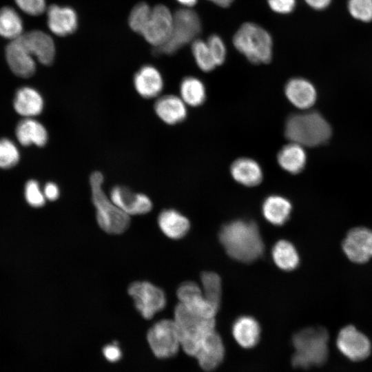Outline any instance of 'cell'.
Listing matches in <instances>:
<instances>
[{
  "label": "cell",
  "instance_id": "60d3db41",
  "mask_svg": "<svg viewBox=\"0 0 372 372\" xmlns=\"http://www.w3.org/2000/svg\"><path fill=\"white\" fill-rule=\"evenodd\" d=\"M103 353L104 357L112 362L118 361L122 355L119 347L116 343L105 346L103 349Z\"/></svg>",
  "mask_w": 372,
  "mask_h": 372
},
{
  "label": "cell",
  "instance_id": "ee69618b",
  "mask_svg": "<svg viewBox=\"0 0 372 372\" xmlns=\"http://www.w3.org/2000/svg\"><path fill=\"white\" fill-rule=\"evenodd\" d=\"M218 6L222 8L229 7L234 0H208Z\"/></svg>",
  "mask_w": 372,
  "mask_h": 372
},
{
  "label": "cell",
  "instance_id": "e575fe53",
  "mask_svg": "<svg viewBox=\"0 0 372 372\" xmlns=\"http://www.w3.org/2000/svg\"><path fill=\"white\" fill-rule=\"evenodd\" d=\"M347 7L353 19L362 22L372 21V0H348Z\"/></svg>",
  "mask_w": 372,
  "mask_h": 372
},
{
  "label": "cell",
  "instance_id": "836d02e7",
  "mask_svg": "<svg viewBox=\"0 0 372 372\" xmlns=\"http://www.w3.org/2000/svg\"><path fill=\"white\" fill-rule=\"evenodd\" d=\"M20 154L16 145L10 139H0V168L8 169L17 164Z\"/></svg>",
  "mask_w": 372,
  "mask_h": 372
},
{
  "label": "cell",
  "instance_id": "3957f363",
  "mask_svg": "<svg viewBox=\"0 0 372 372\" xmlns=\"http://www.w3.org/2000/svg\"><path fill=\"white\" fill-rule=\"evenodd\" d=\"M328 332L323 327H307L296 332L292 338V365L307 369L324 364L328 358Z\"/></svg>",
  "mask_w": 372,
  "mask_h": 372
},
{
  "label": "cell",
  "instance_id": "8fae6325",
  "mask_svg": "<svg viewBox=\"0 0 372 372\" xmlns=\"http://www.w3.org/2000/svg\"><path fill=\"white\" fill-rule=\"evenodd\" d=\"M336 345L345 357L353 361L366 359L371 351L369 338L352 325L346 326L340 331Z\"/></svg>",
  "mask_w": 372,
  "mask_h": 372
},
{
  "label": "cell",
  "instance_id": "4316f807",
  "mask_svg": "<svg viewBox=\"0 0 372 372\" xmlns=\"http://www.w3.org/2000/svg\"><path fill=\"white\" fill-rule=\"evenodd\" d=\"M158 223L164 234L172 239L183 238L190 227L189 220L172 209L162 211L158 216Z\"/></svg>",
  "mask_w": 372,
  "mask_h": 372
},
{
  "label": "cell",
  "instance_id": "484cf974",
  "mask_svg": "<svg viewBox=\"0 0 372 372\" xmlns=\"http://www.w3.org/2000/svg\"><path fill=\"white\" fill-rule=\"evenodd\" d=\"M277 162L284 171L289 174H297L301 172L307 163L304 147L289 141L278 152Z\"/></svg>",
  "mask_w": 372,
  "mask_h": 372
},
{
  "label": "cell",
  "instance_id": "f546056e",
  "mask_svg": "<svg viewBox=\"0 0 372 372\" xmlns=\"http://www.w3.org/2000/svg\"><path fill=\"white\" fill-rule=\"evenodd\" d=\"M274 263L284 271H292L299 265L298 253L292 243L285 240L278 241L271 251Z\"/></svg>",
  "mask_w": 372,
  "mask_h": 372
},
{
  "label": "cell",
  "instance_id": "4dcf8cb0",
  "mask_svg": "<svg viewBox=\"0 0 372 372\" xmlns=\"http://www.w3.org/2000/svg\"><path fill=\"white\" fill-rule=\"evenodd\" d=\"M23 21L12 8L4 6L0 9V36L11 41L23 32Z\"/></svg>",
  "mask_w": 372,
  "mask_h": 372
},
{
  "label": "cell",
  "instance_id": "7a4b0ae2",
  "mask_svg": "<svg viewBox=\"0 0 372 372\" xmlns=\"http://www.w3.org/2000/svg\"><path fill=\"white\" fill-rule=\"evenodd\" d=\"M284 132L290 142L303 147H316L328 141L331 130L320 113L308 111L289 115L285 121Z\"/></svg>",
  "mask_w": 372,
  "mask_h": 372
},
{
  "label": "cell",
  "instance_id": "8992f818",
  "mask_svg": "<svg viewBox=\"0 0 372 372\" xmlns=\"http://www.w3.org/2000/svg\"><path fill=\"white\" fill-rule=\"evenodd\" d=\"M103 176L94 172L90 177L92 200L96 209L97 222L102 229L112 234H119L125 231L130 224V216L121 211L103 189Z\"/></svg>",
  "mask_w": 372,
  "mask_h": 372
},
{
  "label": "cell",
  "instance_id": "7402d4cb",
  "mask_svg": "<svg viewBox=\"0 0 372 372\" xmlns=\"http://www.w3.org/2000/svg\"><path fill=\"white\" fill-rule=\"evenodd\" d=\"M47 23L50 30L60 37L66 36L77 28V15L70 7L51 5L47 11Z\"/></svg>",
  "mask_w": 372,
  "mask_h": 372
},
{
  "label": "cell",
  "instance_id": "7c38bea8",
  "mask_svg": "<svg viewBox=\"0 0 372 372\" xmlns=\"http://www.w3.org/2000/svg\"><path fill=\"white\" fill-rule=\"evenodd\" d=\"M179 303L191 312L207 318H214L219 306L208 300L201 288L194 282L183 283L177 290Z\"/></svg>",
  "mask_w": 372,
  "mask_h": 372
},
{
  "label": "cell",
  "instance_id": "44dd1931",
  "mask_svg": "<svg viewBox=\"0 0 372 372\" xmlns=\"http://www.w3.org/2000/svg\"><path fill=\"white\" fill-rule=\"evenodd\" d=\"M229 172L232 178L245 187H255L263 179V170L260 165L249 157H240L231 164Z\"/></svg>",
  "mask_w": 372,
  "mask_h": 372
},
{
  "label": "cell",
  "instance_id": "d4e9b609",
  "mask_svg": "<svg viewBox=\"0 0 372 372\" xmlns=\"http://www.w3.org/2000/svg\"><path fill=\"white\" fill-rule=\"evenodd\" d=\"M16 136L23 146L34 145L43 147L48 139L44 125L34 118H25L19 122L16 127Z\"/></svg>",
  "mask_w": 372,
  "mask_h": 372
},
{
  "label": "cell",
  "instance_id": "277c9868",
  "mask_svg": "<svg viewBox=\"0 0 372 372\" xmlns=\"http://www.w3.org/2000/svg\"><path fill=\"white\" fill-rule=\"evenodd\" d=\"M232 41L235 48L254 64H267L271 61L272 37L257 23H242L235 32Z\"/></svg>",
  "mask_w": 372,
  "mask_h": 372
},
{
  "label": "cell",
  "instance_id": "ab89813d",
  "mask_svg": "<svg viewBox=\"0 0 372 372\" xmlns=\"http://www.w3.org/2000/svg\"><path fill=\"white\" fill-rule=\"evenodd\" d=\"M267 3L272 11L286 14L294 10L296 0H267Z\"/></svg>",
  "mask_w": 372,
  "mask_h": 372
},
{
  "label": "cell",
  "instance_id": "d590c367",
  "mask_svg": "<svg viewBox=\"0 0 372 372\" xmlns=\"http://www.w3.org/2000/svg\"><path fill=\"white\" fill-rule=\"evenodd\" d=\"M151 10L152 8L145 2H141L133 8L130 14L128 22L130 28L134 32L141 34Z\"/></svg>",
  "mask_w": 372,
  "mask_h": 372
},
{
  "label": "cell",
  "instance_id": "74e56055",
  "mask_svg": "<svg viewBox=\"0 0 372 372\" xmlns=\"http://www.w3.org/2000/svg\"><path fill=\"white\" fill-rule=\"evenodd\" d=\"M25 196L29 205L34 207H40L45 202L43 192L41 190L39 183L34 180L27 182L25 187Z\"/></svg>",
  "mask_w": 372,
  "mask_h": 372
},
{
  "label": "cell",
  "instance_id": "2e32d148",
  "mask_svg": "<svg viewBox=\"0 0 372 372\" xmlns=\"http://www.w3.org/2000/svg\"><path fill=\"white\" fill-rule=\"evenodd\" d=\"M154 110L156 116L165 124L174 125L185 120L187 105L179 96L161 95L154 103Z\"/></svg>",
  "mask_w": 372,
  "mask_h": 372
},
{
  "label": "cell",
  "instance_id": "6da1fadb",
  "mask_svg": "<svg viewBox=\"0 0 372 372\" xmlns=\"http://www.w3.org/2000/svg\"><path fill=\"white\" fill-rule=\"evenodd\" d=\"M219 240L227 254L242 262L256 260L265 249L258 227L251 220H236L224 225Z\"/></svg>",
  "mask_w": 372,
  "mask_h": 372
},
{
  "label": "cell",
  "instance_id": "b9f144b4",
  "mask_svg": "<svg viewBox=\"0 0 372 372\" xmlns=\"http://www.w3.org/2000/svg\"><path fill=\"white\" fill-rule=\"evenodd\" d=\"M43 194L48 200H55L59 196V188L54 183L49 182L44 187Z\"/></svg>",
  "mask_w": 372,
  "mask_h": 372
},
{
  "label": "cell",
  "instance_id": "ffe728a7",
  "mask_svg": "<svg viewBox=\"0 0 372 372\" xmlns=\"http://www.w3.org/2000/svg\"><path fill=\"white\" fill-rule=\"evenodd\" d=\"M224 355L223 342L215 330L203 341L194 357L203 370L209 371L222 362Z\"/></svg>",
  "mask_w": 372,
  "mask_h": 372
},
{
  "label": "cell",
  "instance_id": "52a82bcc",
  "mask_svg": "<svg viewBox=\"0 0 372 372\" xmlns=\"http://www.w3.org/2000/svg\"><path fill=\"white\" fill-rule=\"evenodd\" d=\"M201 30V20L196 11L190 8L177 10L174 13L171 34L163 45L156 48V52L172 54L184 45L192 43L197 39Z\"/></svg>",
  "mask_w": 372,
  "mask_h": 372
},
{
  "label": "cell",
  "instance_id": "9a60e30c",
  "mask_svg": "<svg viewBox=\"0 0 372 372\" xmlns=\"http://www.w3.org/2000/svg\"><path fill=\"white\" fill-rule=\"evenodd\" d=\"M110 198L115 205L128 216L144 214L152 208V203L147 195L133 192L124 186L112 187Z\"/></svg>",
  "mask_w": 372,
  "mask_h": 372
},
{
  "label": "cell",
  "instance_id": "8d00e7d4",
  "mask_svg": "<svg viewBox=\"0 0 372 372\" xmlns=\"http://www.w3.org/2000/svg\"><path fill=\"white\" fill-rule=\"evenodd\" d=\"M206 41L216 65H222L227 56V48L224 41L217 34L209 36Z\"/></svg>",
  "mask_w": 372,
  "mask_h": 372
},
{
  "label": "cell",
  "instance_id": "1f68e13d",
  "mask_svg": "<svg viewBox=\"0 0 372 372\" xmlns=\"http://www.w3.org/2000/svg\"><path fill=\"white\" fill-rule=\"evenodd\" d=\"M192 52L194 61L199 69L205 72H209L217 67L207 41L196 39L192 43Z\"/></svg>",
  "mask_w": 372,
  "mask_h": 372
},
{
  "label": "cell",
  "instance_id": "f6af8a7d",
  "mask_svg": "<svg viewBox=\"0 0 372 372\" xmlns=\"http://www.w3.org/2000/svg\"><path fill=\"white\" fill-rule=\"evenodd\" d=\"M180 4L185 8H192L196 4L198 0H176Z\"/></svg>",
  "mask_w": 372,
  "mask_h": 372
},
{
  "label": "cell",
  "instance_id": "30bf717a",
  "mask_svg": "<svg viewBox=\"0 0 372 372\" xmlns=\"http://www.w3.org/2000/svg\"><path fill=\"white\" fill-rule=\"evenodd\" d=\"M128 293L133 298L138 311L145 319L152 318L166 304V297L163 290L149 282L132 283L129 286Z\"/></svg>",
  "mask_w": 372,
  "mask_h": 372
},
{
  "label": "cell",
  "instance_id": "cb8c5ba5",
  "mask_svg": "<svg viewBox=\"0 0 372 372\" xmlns=\"http://www.w3.org/2000/svg\"><path fill=\"white\" fill-rule=\"evenodd\" d=\"M260 331V327L257 320L249 316H242L237 318L231 328L235 341L245 349L253 348L258 344Z\"/></svg>",
  "mask_w": 372,
  "mask_h": 372
},
{
  "label": "cell",
  "instance_id": "4fadbf2b",
  "mask_svg": "<svg viewBox=\"0 0 372 372\" xmlns=\"http://www.w3.org/2000/svg\"><path fill=\"white\" fill-rule=\"evenodd\" d=\"M342 249L355 263L368 262L372 258V231L364 227L351 229L342 242Z\"/></svg>",
  "mask_w": 372,
  "mask_h": 372
},
{
  "label": "cell",
  "instance_id": "9c48e42d",
  "mask_svg": "<svg viewBox=\"0 0 372 372\" xmlns=\"http://www.w3.org/2000/svg\"><path fill=\"white\" fill-rule=\"evenodd\" d=\"M174 13L164 5L152 8L141 34L155 48L163 45L168 40L173 27Z\"/></svg>",
  "mask_w": 372,
  "mask_h": 372
},
{
  "label": "cell",
  "instance_id": "d6a6232c",
  "mask_svg": "<svg viewBox=\"0 0 372 372\" xmlns=\"http://www.w3.org/2000/svg\"><path fill=\"white\" fill-rule=\"evenodd\" d=\"M202 291L210 302L220 306L222 296V284L220 276L211 271H204L200 276Z\"/></svg>",
  "mask_w": 372,
  "mask_h": 372
},
{
  "label": "cell",
  "instance_id": "ba28073f",
  "mask_svg": "<svg viewBox=\"0 0 372 372\" xmlns=\"http://www.w3.org/2000/svg\"><path fill=\"white\" fill-rule=\"evenodd\" d=\"M147 340L153 353L158 358H171L181 348L174 320L164 319L155 323L149 329Z\"/></svg>",
  "mask_w": 372,
  "mask_h": 372
},
{
  "label": "cell",
  "instance_id": "5b68a950",
  "mask_svg": "<svg viewBox=\"0 0 372 372\" xmlns=\"http://www.w3.org/2000/svg\"><path fill=\"white\" fill-rule=\"evenodd\" d=\"M178 332L180 347L187 355L194 357L203 341L215 331V319L198 316L178 303L174 320Z\"/></svg>",
  "mask_w": 372,
  "mask_h": 372
},
{
  "label": "cell",
  "instance_id": "603a6c76",
  "mask_svg": "<svg viewBox=\"0 0 372 372\" xmlns=\"http://www.w3.org/2000/svg\"><path fill=\"white\" fill-rule=\"evenodd\" d=\"M15 111L25 118L39 115L44 106L41 94L34 88L23 87L17 90L13 102Z\"/></svg>",
  "mask_w": 372,
  "mask_h": 372
},
{
  "label": "cell",
  "instance_id": "d6986e66",
  "mask_svg": "<svg viewBox=\"0 0 372 372\" xmlns=\"http://www.w3.org/2000/svg\"><path fill=\"white\" fill-rule=\"evenodd\" d=\"M284 92L289 103L300 110L309 109L313 105L317 98L313 85L300 77L289 79L285 85Z\"/></svg>",
  "mask_w": 372,
  "mask_h": 372
},
{
  "label": "cell",
  "instance_id": "e0dca14e",
  "mask_svg": "<svg viewBox=\"0 0 372 372\" xmlns=\"http://www.w3.org/2000/svg\"><path fill=\"white\" fill-rule=\"evenodd\" d=\"M136 92L146 99H156L164 87L163 78L157 68L146 65L141 68L134 76Z\"/></svg>",
  "mask_w": 372,
  "mask_h": 372
},
{
  "label": "cell",
  "instance_id": "f35d334b",
  "mask_svg": "<svg viewBox=\"0 0 372 372\" xmlns=\"http://www.w3.org/2000/svg\"><path fill=\"white\" fill-rule=\"evenodd\" d=\"M17 6L25 13L38 16L46 8L45 0H14Z\"/></svg>",
  "mask_w": 372,
  "mask_h": 372
},
{
  "label": "cell",
  "instance_id": "ac0fdd59",
  "mask_svg": "<svg viewBox=\"0 0 372 372\" xmlns=\"http://www.w3.org/2000/svg\"><path fill=\"white\" fill-rule=\"evenodd\" d=\"M6 59L12 72L17 76L28 78L36 70L34 57L32 56L16 39L6 48Z\"/></svg>",
  "mask_w": 372,
  "mask_h": 372
},
{
  "label": "cell",
  "instance_id": "83f0119b",
  "mask_svg": "<svg viewBox=\"0 0 372 372\" xmlns=\"http://www.w3.org/2000/svg\"><path fill=\"white\" fill-rule=\"evenodd\" d=\"M292 209L290 201L280 195H271L267 197L262 205V211L265 219L275 225L285 223Z\"/></svg>",
  "mask_w": 372,
  "mask_h": 372
},
{
  "label": "cell",
  "instance_id": "f1b7e54d",
  "mask_svg": "<svg viewBox=\"0 0 372 372\" xmlns=\"http://www.w3.org/2000/svg\"><path fill=\"white\" fill-rule=\"evenodd\" d=\"M179 96L187 106L196 107L202 105L207 98V91L204 83L198 77H185L179 87Z\"/></svg>",
  "mask_w": 372,
  "mask_h": 372
},
{
  "label": "cell",
  "instance_id": "7bdbcfd3",
  "mask_svg": "<svg viewBox=\"0 0 372 372\" xmlns=\"http://www.w3.org/2000/svg\"><path fill=\"white\" fill-rule=\"evenodd\" d=\"M306 3L314 10H323L331 3V0H304Z\"/></svg>",
  "mask_w": 372,
  "mask_h": 372
},
{
  "label": "cell",
  "instance_id": "5bb4252c",
  "mask_svg": "<svg viewBox=\"0 0 372 372\" xmlns=\"http://www.w3.org/2000/svg\"><path fill=\"white\" fill-rule=\"evenodd\" d=\"M17 39L39 63L48 65L53 62L55 45L49 34L35 30L23 33Z\"/></svg>",
  "mask_w": 372,
  "mask_h": 372
}]
</instances>
